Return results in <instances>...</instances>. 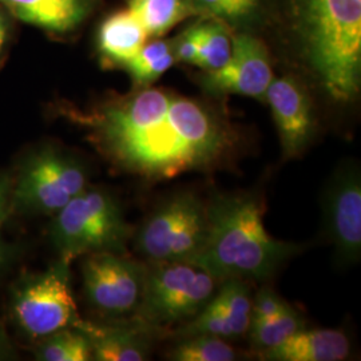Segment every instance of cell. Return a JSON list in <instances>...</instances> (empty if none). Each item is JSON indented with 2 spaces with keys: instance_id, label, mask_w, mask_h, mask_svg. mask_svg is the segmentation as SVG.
Instances as JSON below:
<instances>
[{
  "instance_id": "obj_1",
  "label": "cell",
  "mask_w": 361,
  "mask_h": 361,
  "mask_svg": "<svg viewBox=\"0 0 361 361\" xmlns=\"http://www.w3.org/2000/svg\"><path fill=\"white\" fill-rule=\"evenodd\" d=\"M114 166L150 180L228 164L238 135L216 107L153 86L135 87L75 116Z\"/></svg>"
},
{
  "instance_id": "obj_2",
  "label": "cell",
  "mask_w": 361,
  "mask_h": 361,
  "mask_svg": "<svg viewBox=\"0 0 361 361\" xmlns=\"http://www.w3.org/2000/svg\"><path fill=\"white\" fill-rule=\"evenodd\" d=\"M207 207V238L192 264L221 281L267 279L301 249L267 232L257 195L219 194Z\"/></svg>"
},
{
  "instance_id": "obj_3",
  "label": "cell",
  "mask_w": 361,
  "mask_h": 361,
  "mask_svg": "<svg viewBox=\"0 0 361 361\" xmlns=\"http://www.w3.org/2000/svg\"><path fill=\"white\" fill-rule=\"evenodd\" d=\"M310 68L337 102L353 101L361 82V0H290Z\"/></svg>"
},
{
  "instance_id": "obj_4",
  "label": "cell",
  "mask_w": 361,
  "mask_h": 361,
  "mask_svg": "<svg viewBox=\"0 0 361 361\" xmlns=\"http://www.w3.org/2000/svg\"><path fill=\"white\" fill-rule=\"evenodd\" d=\"M131 234L116 197L89 186L54 214L50 226L52 245L68 264L95 253L125 255Z\"/></svg>"
},
{
  "instance_id": "obj_5",
  "label": "cell",
  "mask_w": 361,
  "mask_h": 361,
  "mask_svg": "<svg viewBox=\"0 0 361 361\" xmlns=\"http://www.w3.org/2000/svg\"><path fill=\"white\" fill-rule=\"evenodd\" d=\"M222 281L188 261L147 262L138 322L161 329L192 320L210 301Z\"/></svg>"
},
{
  "instance_id": "obj_6",
  "label": "cell",
  "mask_w": 361,
  "mask_h": 361,
  "mask_svg": "<svg viewBox=\"0 0 361 361\" xmlns=\"http://www.w3.org/2000/svg\"><path fill=\"white\" fill-rule=\"evenodd\" d=\"M89 186L75 155L46 145L28 155L13 180L11 207L27 214L54 216Z\"/></svg>"
},
{
  "instance_id": "obj_7",
  "label": "cell",
  "mask_w": 361,
  "mask_h": 361,
  "mask_svg": "<svg viewBox=\"0 0 361 361\" xmlns=\"http://www.w3.org/2000/svg\"><path fill=\"white\" fill-rule=\"evenodd\" d=\"M10 316L23 335L39 340L80 320L70 264L58 258L47 271L28 274L13 288Z\"/></svg>"
},
{
  "instance_id": "obj_8",
  "label": "cell",
  "mask_w": 361,
  "mask_h": 361,
  "mask_svg": "<svg viewBox=\"0 0 361 361\" xmlns=\"http://www.w3.org/2000/svg\"><path fill=\"white\" fill-rule=\"evenodd\" d=\"M207 232V204L194 193L174 194L145 219L135 234V249L147 262H192Z\"/></svg>"
},
{
  "instance_id": "obj_9",
  "label": "cell",
  "mask_w": 361,
  "mask_h": 361,
  "mask_svg": "<svg viewBox=\"0 0 361 361\" xmlns=\"http://www.w3.org/2000/svg\"><path fill=\"white\" fill-rule=\"evenodd\" d=\"M146 264L116 253L89 255L82 264L83 292L91 307L104 316L135 314L142 298Z\"/></svg>"
},
{
  "instance_id": "obj_10",
  "label": "cell",
  "mask_w": 361,
  "mask_h": 361,
  "mask_svg": "<svg viewBox=\"0 0 361 361\" xmlns=\"http://www.w3.org/2000/svg\"><path fill=\"white\" fill-rule=\"evenodd\" d=\"M269 52L259 39L249 34L232 37V54L219 70L201 77L204 90L213 95H241L264 99L273 80Z\"/></svg>"
},
{
  "instance_id": "obj_11",
  "label": "cell",
  "mask_w": 361,
  "mask_h": 361,
  "mask_svg": "<svg viewBox=\"0 0 361 361\" xmlns=\"http://www.w3.org/2000/svg\"><path fill=\"white\" fill-rule=\"evenodd\" d=\"M264 99L271 106L285 159L302 154L314 134L308 91L293 77L273 78Z\"/></svg>"
},
{
  "instance_id": "obj_12",
  "label": "cell",
  "mask_w": 361,
  "mask_h": 361,
  "mask_svg": "<svg viewBox=\"0 0 361 361\" xmlns=\"http://www.w3.org/2000/svg\"><path fill=\"white\" fill-rule=\"evenodd\" d=\"M325 228L338 255L356 261L361 252V180L356 168L338 171L324 198Z\"/></svg>"
},
{
  "instance_id": "obj_13",
  "label": "cell",
  "mask_w": 361,
  "mask_h": 361,
  "mask_svg": "<svg viewBox=\"0 0 361 361\" xmlns=\"http://www.w3.org/2000/svg\"><path fill=\"white\" fill-rule=\"evenodd\" d=\"M252 322V298L245 280L228 279L192 320L173 335L177 338L194 335H212L235 338L245 335Z\"/></svg>"
},
{
  "instance_id": "obj_14",
  "label": "cell",
  "mask_w": 361,
  "mask_h": 361,
  "mask_svg": "<svg viewBox=\"0 0 361 361\" xmlns=\"http://www.w3.org/2000/svg\"><path fill=\"white\" fill-rule=\"evenodd\" d=\"M78 328L89 337L92 360L145 361L149 359L155 329L133 319L130 323L95 324L79 320Z\"/></svg>"
},
{
  "instance_id": "obj_15",
  "label": "cell",
  "mask_w": 361,
  "mask_h": 361,
  "mask_svg": "<svg viewBox=\"0 0 361 361\" xmlns=\"http://www.w3.org/2000/svg\"><path fill=\"white\" fill-rule=\"evenodd\" d=\"M98 0H0V6L27 25L66 35L82 26Z\"/></svg>"
},
{
  "instance_id": "obj_16",
  "label": "cell",
  "mask_w": 361,
  "mask_h": 361,
  "mask_svg": "<svg viewBox=\"0 0 361 361\" xmlns=\"http://www.w3.org/2000/svg\"><path fill=\"white\" fill-rule=\"evenodd\" d=\"M349 349L348 337L341 331L301 328L259 353L264 360L271 361H340L348 357Z\"/></svg>"
},
{
  "instance_id": "obj_17",
  "label": "cell",
  "mask_w": 361,
  "mask_h": 361,
  "mask_svg": "<svg viewBox=\"0 0 361 361\" xmlns=\"http://www.w3.org/2000/svg\"><path fill=\"white\" fill-rule=\"evenodd\" d=\"M147 34L130 10L109 15L98 30L97 47L102 65L123 68L147 42Z\"/></svg>"
},
{
  "instance_id": "obj_18",
  "label": "cell",
  "mask_w": 361,
  "mask_h": 361,
  "mask_svg": "<svg viewBox=\"0 0 361 361\" xmlns=\"http://www.w3.org/2000/svg\"><path fill=\"white\" fill-rule=\"evenodd\" d=\"M128 10L140 20L149 38H162L185 19L200 15L193 0H128Z\"/></svg>"
},
{
  "instance_id": "obj_19",
  "label": "cell",
  "mask_w": 361,
  "mask_h": 361,
  "mask_svg": "<svg viewBox=\"0 0 361 361\" xmlns=\"http://www.w3.org/2000/svg\"><path fill=\"white\" fill-rule=\"evenodd\" d=\"M176 62L173 40L155 38L153 42H146L123 70L129 73L135 87H147Z\"/></svg>"
},
{
  "instance_id": "obj_20",
  "label": "cell",
  "mask_w": 361,
  "mask_h": 361,
  "mask_svg": "<svg viewBox=\"0 0 361 361\" xmlns=\"http://www.w3.org/2000/svg\"><path fill=\"white\" fill-rule=\"evenodd\" d=\"M35 359L40 361L92 360L89 337L77 325L39 338Z\"/></svg>"
},
{
  "instance_id": "obj_21",
  "label": "cell",
  "mask_w": 361,
  "mask_h": 361,
  "mask_svg": "<svg viewBox=\"0 0 361 361\" xmlns=\"http://www.w3.org/2000/svg\"><path fill=\"white\" fill-rule=\"evenodd\" d=\"M232 54V37L228 26L216 19L200 22V49L195 66L204 71L219 70Z\"/></svg>"
},
{
  "instance_id": "obj_22",
  "label": "cell",
  "mask_w": 361,
  "mask_h": 361,
  "mask_svg": "<svg viewBox=\"0 0 361 361\" xmlns=\"http://www.w3.org/2000/svg\"><path fill=\"white\" fill-rule=\"evenodd\" d=\"M168 359L174 361H233L237 352L225 338L212 335L182 337L169 350Z\"/></svg>"
},
{
  "instance_id": "obj_23",
  "label": "cell",
  "mask_w": 361,
  "mask_h": 361,
  "mask_svg": "<svg viewBox=\"0 0 361 361\" xmlns=\"http://www.w3.org/2000/svg\"><path fill=\"white\" fill-rule=\"evenodd\" d=\"M301 328H305L302 317L292 307H288L273 317L252 322L247 332L253 347L262 352L279 345Z\"/></svg>"
},
{
  "instance_id": "obj_24",
  "label": "cell",
  "mask_w": 361,
  "mask_h": 361,
  "mask_svg": "<svg viewBox=\"0 0 361 361\" xmlns=\"http://www.w3.org/2000/svg\"><path fill=\"white\" fill-rule=\"evenodd\" d=\"M204 18L216 19L226 26H241L257 16L264 0H193Z\"/></svg>"
},
{
  "instance_id": "obj_25",
  "label": "cell",
  "mask_w": 361,
  "mask_h": 361,
  "mask_svg": "<svg viewBox=\"0 0 361 361\" xmlns=\"http://www.w3.org/2000/svg\"><path fill=\"white\" fill-rule=\"evenodd\" d=\"M288 307L290 305L271 288L261 289L256 298L252 301V322H259L273 317Z\"/></svg>"
},
{
  "instance_id": "obj_26",
  "label": "cell",
  "mask_w": 361,
  "mask_h": 361,
  "mask_svg": "<svg viewBox=\"0 0 361 361\" xmlns=\"http://www.w3.org/2000/svg\"><path fill=\"white\" fill-rule=\"evenodd\" d=\"M200 49V22L186 28L180 37L173 39V52L177 62L195 66Z\"/></svg>"
},
{
  "instance_id": "obj_27",
  "label": "cell",
  "mask_w": 361,
  "mask_h": 361,
  "mask_svg": "<svg viewBox=\"0 0 361 361\" xmlns=\"http://www.w3.org/2000/svg\"><path fill=\"white\" fill-rule=\"evenodd\" d=\"M11 194H13V180L0 176V224L7 217L11 209Z\"/></svg>"
},
{
  "instance_id": "obj_28",
  "label": "cell",
  "mask_w": 361,
  "mask_h": 361,
  "mask_svg": "<svg viewBox=\"0 0 361 361\" xmlns=\"http://www.w3.org/2000/svg\"><path fill=\"white\" fill-rule=\"evenodd\" d=\"M15 356L13 343L6 334L4 328L0 325V361L11 360Z\"/></svg>"
},
{
  "instance_id": "obj_29",
  "label": "cell",
  "mask_w": 361,
  "mask_h": 361,
  "mask_svg": "<svg viewBox=\"0 0 361 361\" xmlns=\"http://www.w3.org/2000/svg\"><path fill=\"white\" fill-rule=\"evenodd\" d=\"M15 249L0 234V273L13 261Z\"/></svg>"
},
{
  "instance_id": "obj_30",
  "label": "cell",
  "mask_w": 361,
  "mask_h": 361,
  "mask_svg": "<svg viewBox=\"0 0 361 361\" xmlns=\"http://www.w3.org/2000/svg\"><path fill=\"white\" fill-rule=\"evenodd\" d=\"M6 47H7V43H4V42L0 40V58L3 56V54L6 51Z\"/></svg>"
}]
</instances>
